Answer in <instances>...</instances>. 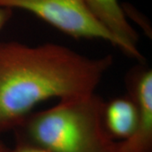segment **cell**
I'll use <instances>...</instances> for the list:
<instances>
[{
	"label": "cell",
	"mask_w": 152,
	"mask_h": 152,
	"mask_svg": "<svg viewBox=\"0 0 152 152\" xmlns=\"http://www.w3.org/2000/svg\"><path fill=\"white\" fill-rule=\"evenodd\" d=\"M113 62L59 44L0 42V134L15 130L46 100L94 93Z\"/></svg>",
	"instance_id": "obj_1"
},
{
	"label": "cell",
	"mask_w": 152,
	"mask_h": 152,
	"mask_svg": "<svg viewBox=\"0 0 152 152\" xmlns=\"http://www.w3.org/2000/svg\"><path fill=\"white\" fill-rule=\"evenodd\" d=\"M105 101L96 93L59 100L31 113L15 130L18 139L48 152H118L104 127Z\"/></svg>",
	"instance_id": "obj_2"
},
{
	"label": "cell",
	"mask_w": 152,
	"mask_h": 152,
	"mask_svg": "<svg viewBox=\"0 0 152 152\" xmlns=\"http://www.w3.org/2000/svg\"><path fill=\"white\" fill-rule=\"evenodd\" d=\"M0 7L27 10L72 37L100 39L120 49L117 39L93 16L83 0H0Z\"/></svg>",
	"instance_id": "obj_3"
},
{
	"label": "cell",
	"mask_w": 152,
	"mask_h": 152,
	"mask_svg": "<svg viewBox=\"0 0 152 152\" xmlns=\"http://www.w3.org/2000/svg\"><path fill=\"white\" fill-rule=\"evenodd\" d=\"M126 86L138 118L133 134L118 142V152H152V69L142 63L134 66L126 75Z\"/></svg>",
	"instance_id": "obj_4"
},
{
	"label": "cell",
	"mask_w": 152,
	"mask_h": 152,
	"mask_svg": "<svg viewBox=\"0 0 152 152\" xmlns=\"http://www.w3.org/2000/svg\"><path fill=\"white\" fill-rule=\"evenodd\" d=\"M87 8L120 45V50L130 58L144 62L138 49L139 35L132 27L118 0H83Z\"/></svg>",
	"instance_id": "obj_5"
},
{
	"label": "cell",
	"mask_w": 152,
	"mask_h": 152,
	"mask_svg": "<svg viewBox=\"0 0 152 152\" xmlns=\"http://www.w3.org/2000/svg\"><path fill=\"white\" fill-rule=\"evenodd\" d=\"M102 118L109 136L116 141H124L135 129L138 118L135 102L129 94L105 102Z\"/></svg>",
	"instance_id": "obj_6"
},
{
	"label": "cell",
	"mask_w": 152,
	"mask_h": 152,
	"mask_svg": "<svg viewBox=\"0 0 152 152\" xmlns=\"http://www.w3.org/2000/svg\"><path fill=\"white\" fill-rule=\"evenodd\" d=\"M11 150L12 152H48L42 147L18 138H16L15 145Z\"/></svg>",
	"instance_id": "obj_7"
},
{
	"label": "cell",
	"mask_w": 152,
	"mask_h": 152,
	"mask_svg": "<svg viewBox=\"0 0 152 152\" xmlns=\"http://www.w3.org/2000/svg\"><path fill=\"white\" fill-rule=\"evenodd\" d=\"M13 15V10L0 7V30L5 26Z\"/></svg>",
	"instance_id": "obj_8"
},
{
	"label": "cell",
	"mask_w": 152,
	"mask_h": 152,
	"mask_svg": "<svg viewBox=\"0 0 152 152\" xmlns=\"http://www.w3.org/2000/svg\"><path fill=\"white\" fill-rule=\"evenodd\" d=\"M0 152H12V150L7 146L2 140H0Z\"/></svg>",
	"instance_id": "obj_9"
}]
</instances>
